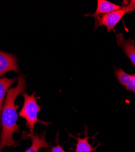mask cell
Returning <instances> with one entry per match:
<instances>
[{"mask_svg": "<svg viewBox=\"0 0 135 152\" xmlns=\"http://www.w3.org/2000/svg\"><path fill=\"white\" fill-rule=\"evenodd\" d=\"M16 82V78L10 79L7 77H3L0 79V122H1V116L4 97L9 91V87ZM0 130H1V129H0Z\"/></svg>", "mask_w": 135, "mask_h": 152, "instance_id": "cell-10", "label": "cell"}, {"mask_svg": "<svg viewBox=\"0 0 135 152\" xmlns=\"http://www.w3.org/2000/svg\"><path fill=\"white\" fill-rule=\"evenodd\" d=\"M121 7L122 6L114 4L110 1H108L107 0H98L97 9L96 12H94V14H87L85 15V17L87 16L94 17L95 20H96L97 18L99 17L100 15H102L104 14L110 13V12L120 9Z\"/></svg>", "mask_w": 135, "mask_h": 152, "instance_id": "cell-7", "label": "cell"}, {"mask_svg": "<svg viewBox=\"0 0 135 152\" xmlns=\"http://www.w3.org/2000/svg\"><path fill=\"white\" fill-rule=\"evenodd\" d=\"M134 10H135V0H131L125 6H122L120 9L97 17L95 23V29L97 27L103 26L107 28L108 32L114 31L116 24L123 17Z\"/></svg>", "mask_w": 135, "mask_h": 152, "instance_id": "cell-3", "label": "cell"}, {"mask_svg": "<svg viewBox=\"0 0 135 152\" xmlns=\"http://www.w3.org/2000/svg\"><path fill=\"white\" fill-rule=\"evenodd\" d=\"M116 39L119 47L121 48L123 53L129 58L132 64L135 66L134 42L131 39H126L121 33L116 34Z\"/></svg>", "mask_w": 135, "mask_h": 152, "instance_id": "cell-5", "label": "cell"}, {"mask_svg": "<svg viewBox=\"0 0 135 152\" xmlns=\"http://www.w3.org/2000/svg\"><path fill=\"white\" fill-rule=\"evenodd\" d=\"M22 94L24 98V103L18 116L26 120V125L30 130V134L27 135V137H29L34 134V126L36 123L41 122L45 125L50 124V123L42 121L38 119V113L41 110V107L37 104V99L40 97H35V92L31 95L23 92Z\"/></svg>", "mask_w": 135, "mask_h": 152, "instance_id": "cell-2", "label": "cell"}, {"mask_svg": "<svg viewBox=\"0 0 135 152\" xmlns=\"http://www.w3.org/2000/svg\"><path fill=\"white\" fill-rule=\"evenodd\" d=\"M29 137L31 139L32 144L31 147L24 152H39L40 148H50V146L46 141V134L45 133L34 134Z\"/></svg>", "mask_w": 135, "mask_h": 152, "instance_id": "cell-9", "label": "cell"}, {"mask_svg": "<svg viewBox=\"0 0 135 152\" xmlns=\"http://www.w3.org/2000/svg\"><path fill=\"white\" fill-rule=\"evenodd\" d=\"M18 61V59L14 55L0 50V77L9 71L19 72Z\"/></svg>", "mask_w": 135, "mask_h": 152, "instance_id": "cell-4", "label": "cell"}, {"mask_svg": "<svg viewBox=\"0 0 135 152\" xmlns=\"http://www.w3.org/2000/svg\"><path fill=\"white\" fill-rule=\"evenodd\" d=\"M85 137H81L80 136V134L79 133V136H75L74 135H72L70 133H68L69 136L76 139L77 142L76 144V152H93L95 151L96 152L97 148L98 146L100 145L101 144H99L97 147H93L92 145L89 143L88 140L90 138H93L96 136H94L93 137H90L88 136V127L87 126H85Z\"/></svg>", "mask_w": 135, "mask_h": 152, "instance_id": "cell-6", "label": "cell"}, {"mask_svg": "<svg viewBox=\"0 0 135 152\" xmlns=\"http://www.w3.org/2000/svg\"><path fill=\"white\" fill-rule=\"evenodd\" d=\"M26 87L25 77L20 74L17 86L10 88L7 93L1 116L2 132L0 137V152L6 147H17L19 144L13 138V134L18 133L20 128L17 124L18 116L17 110L19 106L15 105V102L17 96L23 93Z\"/></svg>", "mask_w": 135, "mask_h": 152, "instance_id": "cell-1", "label": "cell"}, {"mask_svg": "<svg viewBox=\"0 0 135 152\" xmlns=\"http://www.w3.org/2000/svg\"><path fill=\"white\" fill-rule=\"evenodd\" d=\"M115 75L121 85L135 93V74L130 75L121 68H115Z\"/></svg>", "mask_w": 135, "mask_h": 152, "instance_id": "cell-8", "label": "cell"}, {"mask_svg": "<svg viewBox=\"0 0 135 152\" xmlns=\"http://www.w3.org/2000/svg\"><path fill=\"white\" fill-rule=\"evenodd\" d=\"M55 142L57 143V145H56V146L51 147V152H66L63 149L62 147L59 144V142H58V133L57 134L56 138H55Z\"/></svg>", "mask_w": 135, "mask_h": 152, "instance_id": "cell-11", "label": "cell"}]
</instances>
